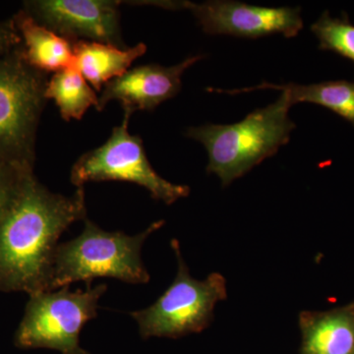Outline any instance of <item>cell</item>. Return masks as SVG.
<instances>
[{
    "label": "cell",
    "mask_w": 354,
    "mask_h": 354,
    "mask_svg": "<svg viewBox=\"0 0 354 354\" xmlns=\"http://www.w3.org/2000/svg\"><path fill=\"white\" fill-rule=\"evenodd\" d=\"M48 80L26 62L20 44L0 57V164L34 169Z\"/></svg>",
    "instance_id": "277c9868"
},
{
    "label": "cell",
    "mask_w": 354,
    "mask_h": 354,
    "mask_svg": "<svg viewBox=\"0 0 354 354\" xmlns=\"http://www.w3.org/2000/svg\"><path fill=\"white\" fill-rule=\"evenodd\" d=\"M305 354H354V312L299 315Z\"/></svg>",
    "instance_id": "5bb4252c"
},
{
    "label": "cell",
    "mask_w": 354,
    "mask_h": 354,
    "mask_svg": "<svg viewBox=\"0 0 354 354\" xmlns=\"http://www.w3.org/2000/svg\"><path fill=\"white\" fill-rule=\"evenodd\" d=\"M106 283L87 286L85 290L69 286L29 295L24 316L15 333L20 348H48L62 354H88L80 346L84 326L97 318L99 300Z\"/></svg>",
    "instance_id": "5b68a950"
},
{
    "label": "cell",
    "mask_w": 354,
    "mask_h": 354,
    "mask_svg": "<svg viewBox=\"0 0 354 354\" xmlns=\"http://www.w3.org/2000/svg\"><path fill=\"white\" fill-rule=\"evenodd\" d=\"M84 223L79 236L58 244L50 291L77 281L91 286L97 278H113L133 285L150 281V274L142 261V247L151 234L164 227L165 221H155L136 235L106 232L87 218Z\"/></svg>",
    "instance_id": "3957f363"
},
{
    "label": "cell",
    "mask_w": 354,
    "mask_h": 354,
    "mask_svg": "<svg viewBox=\"0 0 354 354\" xmlns=\"http://www.w3.org/2000/svg\"><path fill=\"white\" fill-rule=\"evenodd\" d=\"M291 106L288 95L281 93L278 101L256 109L241 122L191 127L186 136L204 145L209 156L207 172L228 186L290 142L297 127L288 116Z\"/></svg>",
    "instance_id": "7a4b0ae2"
},
{
    "label": "cell",
    "mask_w": 354,
    "mask_h": 354,
    "mask_svg": "<svg viewBox=\"0 0 354 354\" xmlns=\"http://www.w3.org/2000/svg\"><path fill=\"white\" fill-rule=\"evenodd\" d=\"M32 167H18L0 164V221L12 201L21 180Z\"/></svg>",
    "instance_id": "e0dca14e"
},
{
    "label": "cell",
    "mask_w": 354,
    "mask_h": 354,
    "mask_svg": "<svg viewBox=\"0 0 354 354\" xmlns=\"http://www.w3.org/2000/svg\"><path fill=\"white\" fill-rule=\"evenodd\" d=\"M319 39V48L333 51L354 64V26L346 13L342 18H332L328 11L311 26Z\"/></svg>",
    "instance_id": "2e32d148"
},
{
    "label": "cell",
    "mask_w": 354,
    "mask_h": 354,
    "mask_svg": "<svg viewBox=\"0 0 354 354\" xmlns=\"http://www.w3.org/2000/svg\"><path fill=\"white\" fill-rule=\"evenodd\" d=\"M86 214L84 187L69 196L58 194L39 183L34 171L26 172L0 221V291H50L60 236Z\"/></svg>",
    "instance_id": "6da1fadb"
},
{
    "label": "cell",
    "mask_w": 354,
    "mask_h": 354,
    "mask_svg": "<svg viewBox=\"0 0 354 354\" xmlns=\"http://www.w3.org/2000/svg\"><path fill=\"white\" fill-rule=\"evenodd\" d=\"M171 247L178 264L174 283L155 304L130 313L144 339L200 332L213 320L216 304L227 297L223 274L212 272L203 281L192 278L176 239L171 241Z\"/></svg>",
    "instance_id": "8992f818"
},
{
    "label": "cell",
    "mask_w": 354,
    "mask_h": 354,
    "mask_svg": "<svg viewBox=\"0 0 354 354\" xmlns=\"http://www.w3.org/2000/svg\"><path fill=\"white\" fill-rule=\"evenodd\" d=\"M278 90L286 93L291 104L298 102H310L318 104L334 111L351 123L354 127V82L346 80L327 81L310 85H297V84H285L274 85L272 83H262L254 87L237 88V90H221L209 88V92L225 93L227 95L241 94L258 90Z\"/></svg>",
    "instance_id": "4fadbf2b"
},
{
    "label": "cell",
    "mask_w": 354,
    "mask_h": 354,
    "mask_svg": "<svg viewBox=\"0 0 354 354\" xmlns=\"http://www.w3.org/2000/svg\"><path fill=\"white\" fill-rule=\"evenodd\" d=\"M21 44L19 34L12 19L0 22V57L13 50Z\"/></svg>",
    "instance_id": "ac0fdd59"
},
{
    "label": "cell",
    "mask_w": 354,
    "mask_h": 354,
    "mask_svg": "<svg viewBox=\"0 0 354 354\" xmlns=\"http://www.w3.org/2000/svg\"><path fill=\"white\" fill-rule=\"evenodd\" d=\"M130 115L124 114L120 127L99 148L84 153L72 167L70 181L77 188L99 181H125L149 191L153 199L171 205L187 197L190 188L165 180L153 169L141 137L128 131Z\"/></svg>",
    "instance_id": "52a82bcc"
},
{
    "label": "cell",
    "mask_w": 354,
    "mask_h": 354,
    "mask_svg": "<svg viewBox=\"0 0 354 354\" xmlns=\"http://www.w3.org/2000/svg\"><path fill=\"white\" fill-rule=\"evenodd\" d=\"M148 6L169 10H189L212 36L258 39L281 34L286 38L297 37L304 28L299 7H262L230 0H212L203 3L191 1H145Z\"/></svg>",
    "instance_id": "ba28073f"
},
{
    "label": "cell",
    "mask_w": 354,
    "mask_h": 354,
    "mask_svg": "<svg viewBox=\"0 0 354 354\" xmlns=\"http://www.w3.org/2000/svg\"><path fill=\"white\" fill-rule=\"evenodd\" d=\"M202 58L203 55H195L171 67L147 64L129 69L104 86L97 109L102 111L109 102L116 101L127 115L153 111L180 92L184 72Z\"/></svg>",
    "instance_id": "30bf717a"
},
{
    "label": "cell",
    "mask_w": 354,
    "mask_h": 354,
    "mask_svg": "<svg viewBox=\"0 0 354 354\" xmlns=\"http://www.w3.org/2000/svg\"><path fill=\"white\" fill-rule=\"evenodd\" d=\"M120 1L32 0L24 10L39 24L71 41H91L127 48L121 39Z\"/></svg>",
    "instance_id": "9c48e42d"
},
{
    "label": "cell",
    "mask_w": 354,
    "mask_h": 354,
    "mask_svg": "<svg viewBox=\"0 0 354 354\" xmlns=\"http://www.w3.org/2000/svg\"><path fill=\"white\" fill-rule=\"evenodd\" d=\"M75 67L97 92L109 81L129 70L137 58L145 55L147 46L140 43L133 48H121L99 41H76L73 43Z\"/></svg>",
    "instance_id": "7c38bea8"
},
{
    "label": "cell",
    "mask_w": 354,
    "mask_h": 354,
    "mask_svg": "<svg viewBox=\"0 0 354 354\" xmlns=\"http://www.w3.org/2000/svg\"><path fill=\"white\" fill-rule=\"evenodd\" d=\"M44 95L55 101L65 121L80 120L88 109L99 106V97L76 67L55 72Z\"/></svg>",
    "instance_id": "9a60e30c"
},
{
    "label": "cell",
    "mask_w": 354,
    "mask_h": 354,
    "mask_svg": "<svg viewBox=\"0 0 354 354\" xmlns=\"http://www.w3.org/2000/svg\"><path fill=\"white\" fill-rule=\"evenodd\" d=\"M12 20L19 34L21 50L32 67L44 73L75 67L74 41L39 24L24 9Z\"/></svg>",
    "instance_id": "8fae6325"
}]
</instances>
